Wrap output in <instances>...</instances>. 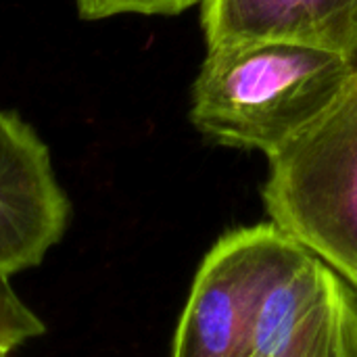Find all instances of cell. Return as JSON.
<instances>
[{"instance_id":"cell-3","label":"cell","mask_w":357,"mask_h":357,"mask_svg":"<svg viewBox=\"0 0 357 357\" xmlns=\"http://www.w3.org/2000/svg\"><path fill=\"white\" fill-rule=\"evenodd\" d=\"M301 249L272 222L220 236L195 274L169 357H255L264 299Z\"/></svg>"},{"instance_id":"cell-1","label":"cell","mask_w":357,"mask_h":357,"mask_svg":"<svg viewBox=\"0 0 357 357\" xmlns=\"http://www.w3.org/2000/svg\"><path fill=\"white\" fill-rule=\"evenodd\" d=\"M357 65L293 42L213 46L192 84V126L211 142L272 155L341 94Z\"/></svg>"},{"instance_id":"cell-9","label":"cell","mask_w":357,"mask_h":357,"mask_svg":"<svg viewBox=\"0 0 357 357\" xmlns=\"http://www.w3.org/2000/svg\"><path fill=\"white\" fill-rule=\"evenodd\" d=\"M0 282H2V280H0Z\"/></svg>"},{"instance_id":"cell-4","label":"cell","mask_w":357,"mask_h":357,"mask_svg":"<svg viewBox=\"0 0 357 357\" xmlns=\"http://www.w3.org/2000/svg\"><path fill=\"white\" fill-rule=\"evenodd\" d=\"M255 357H357V291L301 249L264 299Z\"/></svg>"},{"instance_id":"cell-5","label":"cell","mask_w":357,"mask_h":357,"mask_svg":"<svg viewBox=\"0 0 357 357\" xmlns=\"http://www.w3.org/2000/svg\"><path fill=\"white\" fill-rule=\"evenodd\" d=\"M71 205L50 151L15 111H0V280L36 268L63 238Z\"/></svg>"},{"instance_id":"cell-2","label":"cell","mask_w":357,"mask_h":357,"mask_svg":"<svg viewBox=\"0 0 357 357\" xmlns=\"http://www.w3.org/2000/svg\"><path fill=\"white\" fill-rule=\"evenodd\" d=\"M268 161L272 224L357 291V69L335 102Z\"/></svg>"},{"instance_id":"cell-8","label":"cell","mask_w":357,"mask_h":357,"mask_svg":"<svg viewBox=\"0 0 357 357\" xmlns=\"http://www.w3.org/2000/svg\"><path fill=\"white\" fill-rule=\"evenodd\" d=\"M205 0H75L77 15L98 21L115 15H178Z\"/></svg>"},{"instance_id":"cell-7","label":"cell","mask_w":357,"mask_h":357,"mask_svg":"<svg viewBox=\"0 0 357 357\" xmlns=\"http://www.w3.org/2000/svg\"><path fill=\"white\" fill-rule=\"evenodd\" d=\"M44 333V324L19 301L8 280L0 282V357L10 354L27 339Z\"/></svg>"},{"instance_id":"cell-6","label":"cell","mask_w":357,"mask_h":357,"mask_svg":"<svg viewBox=\"0 0 357 357\" xmlns=\"http://www.w3.org/2000/svg\"><path fill=\"white\" fill-rule=\"evenodd\" d=\"M207 46L278 40L337 52L357 65V0H205Z\"/></svg>"}]
</instances>
